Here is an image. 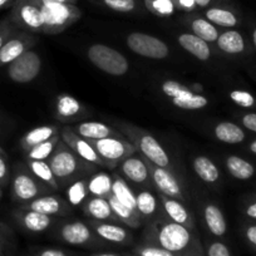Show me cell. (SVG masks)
<instances>
[{"label": "cell", "mask_w": 256, "mask_h": 256, "mask_svg": "<svg viewBox=\"0 0 256 256\" xmlns=\"http://www.w3.org/2000/svg\"><path fill=\"white\" fill-rule=\"evenodd\" d=\"M144 242L160 246L178 256H206L198 235L170 218H161L152 221L144 231Z\"/></svg>", "instance_id": "1"}, {"label": "cell", "mask_w": 256, "mask_h": 256, "mask_svg": "<svg viewBox=\"0 0 256 256\" xmlns=\"http://www.w3.org/2000/svg\"><path fill=\"white\" fill-rule=\"evenodd\" d=\"M118 127L128 138L131 140L137 151L141 152L142 157H144L147 161L156 164V166L170 168L171 161H170L168 154L164 151V147L158 144V141L152 134L142 131L134 126L127 124V123H120Z\"/></svg>", "instance_id": "2"}, {"label": "cell", "mask_w": 256, "mask_h": 256, "mask_svg": "<svg viewBox=\"0 0 256 256\" xmlns=\"http://www.w3.org/2000/svg\"><path fill=\"white\" fill-rule=\"evenodd\" d=\"M87 56L94 67L107 74L120 77V76H124L130 70V63L127 58L122 53L113 49L112 46H104V44L90 46L88 48Z\"/></svg>", "instance_id": "3"}, {"label": "cell", "mask_w": 256, "mask_h": 256, "mask_svg": "<svg viewBox=\"0 0 256 256\" xmlns=\"http://www.w3.org/2000/svg\"><path fill=\"white\" fill-rule=\"evenodd\" d=\"M48 164L56 180H70L83 170L84 161L63 140L56 144V150L48 158Z\"/></svg>", "instance_id": "4"}, {"label": "cell", "mask_w": 256, "mask_h": 256, "mask_svg": "<svg viewBox=\"0 0 256 256\" xmlns=\"http://www.w3.org/2000/svg\"><path fill=\"white\" fill-rule=\"evenodd\" d=\"M40 12L43 18V32L46 34H56L67 28L80 16V12L68 4L42 3Z\"/></svg>", "instance_id": "5"}, {"label": "cell", "mask_w": 256, "mask_h": 256, "mask_svg": "<svg viewBox=\"0 0 256 256\" xmlns=\"http://www.w3.org/2000/svg\"><path fill=\"white\" fill-rule=\"evenodd\" d=\"M97 154L110 164L112 168L120 164L123 160L127 157L132 156L137 152L136 147L132 142L124 140V136L122 137H107L102 140H93L88 141Z\"/></svg>", "instance_id": "6"}, {"label": "cell", "mask_w": 256, "mask_h": 256, "mask_svg": "<svg viewBox=\"0 0 256 256\" xmlns=\"http://www.w3.org/2000/svg\"><path fill=\"white\" fill-rule=\"evenodd\" d=\"M166 97L171 100L172 104L180 110H202L208 104V100L205 96L196 94L190 88L176 80H164L161 87Z\"/></svg>", "instance_id": "7"}, {"label": "cell", "mask_w": 256, "mask_h": 256, "mask_svg": "<svg viewBox=\"0 0 256 256\" xmlns=\"http://www.w3.org/2000/svg\"><path fill=\"white\" fill-rule=\"evenodd\" d=\"M40 56L36 52L29 49L9 64L6 68V73L13 82L24 84V83H29L36 80L40 73Z\"/></svg>", "instance_id": "8"}, {"label": "cell", "mask_w": 256, "mask_h": 256, "mask_svg": "<svg viewBox=\"0 0 256 256\" xmlns=\"http://www.w3.org/2000/svg\"><path fill=\"white\" fill-rule=\"evenodd\" d=\"M126 43L134 53L146 58L164 59L170 54L168 46L164 42L146 33H131Z\"/></svg>", "instance_id": "9"}, {"label": "cell", "mask_w": 256, "mask_h": 256, "mask_svg": "<svg viewBox=\"0 0 256 256\" xmlns=\"http://www.w3.org/2000/svg\"><path fill=\"white\" fill-rule=\"evenodd\" d=\"M60 138L63 140V141L77 154V156L80 157V160H83L86 164L112 168V167H110V164L97 154L94 147H93L87 140L82 138V137H80L78 134H76L74 132H73L72 127H64L63 130H62Z\"/></svg>", "instance_id": "10"}, {"label": "cell", "mask_w": 256, "mask_h": 256, "mask_svg": "<svg viewBox=\"0 0 256 256\" xmlns=\"http://www.w3.org/2000/svg\"><path fill=\"white\" fill-rule=\"evenodd\" d=\"M46 191L44 184L36 178H34V174H28V172L16 171V176L13 178V184H12V194L16 201H22V202H29L34 198L42 196V194Z\"/></svg>", "instance_id": "11"}, {"label": "cell", "mask_w": 256, "mask_h": 256, "mask_svg": "<svg viewBox=\"0 0 256 256\" xmlns=\"http://www.w3.org/2000/svg\"><path fill=\"white\" fill-rule=\"evenodd\" d=\"M148 162L150 174H151V181L158 190L160 194L168 198L182 200L184 198V192H182L181 184H178L176 177L172 174L168 168L156 166V164Z\"/></svg>", "instance_id": "12"}, {"label": "cell", "mask_w": 256, "mask_h": 256, "mask_svg": "<svg viewBox=\"0 0 256 256\" xmlns=\"http://www.w3.org/2000/svg\"><path fill=\"white\" fill-rule=\"evenodd\" d=\"M58 235L62 241L74 246L93 245L97 242L92 228L82 221H70L59 228Z\"/></svg>", "instance_id": "13"}, {"label": "cell", "mask_w": 256, "mask_h": 256, "mask_svg": "<svg viewBox=\"0 0 256 256\" xmlns=\"http://www.w3.org/2000/svg\"><path fill=\"white\" fill-rule=\"evenodd\" d=\"M120 171L126 180L136 184H144L151 181L148 162L140 154H132L120 164Z\"/></svg>", "instance_id": "14"}, {"label": "cell", "mask_w": 256, "mask_h": 256, "mask_svg": "<svg viewBox=\"0 0 256 256\" xmlns=\"http://www.w3.org/2000/svg\"><path fill=\"white\" fill-rule=\"evenodd\" d=\"M34 44H36V40L28 34L14 33L0 48V67L9 66L12 62L19 58L24 52L29 50Z\"/></svg>", "instance_id": "15"}, {"label": "cell", "mask_w": 256, "mask_h": 256, "mask_svg": "<svg viewBox=\"0 0 256 256\" xmlns=\"http://www.w3.org/2000/svg\"><path fill=\"white\" fill-rule=\"evenodd\" d=\"M14 20L16 24L30 32H43V18L39 4L30 2H22L16 4L14 10Z\"/></svg>", "instance_id": "16"}, {"label": "cell", "mask_w": 256, "mask_h": 256, "mask_svg": "<svg viewBox=\"0 0 256 256\" xmlns=\"http://www.w3.org/2000/svg\"><path fill=\"white\" fill-rule=\"evenodd\" d=\"M160 201H161L162 208H164V214L167 215V218L182 226H186L190 230L194 231V228H195L194 218L190 214V211L180 202V200L168 198V196L160 195Z\"/></svg>", "instance_id": "17"}, {"label": "cell", "mask_w": 256, "mask_h": 256, "mask_svg": "<svg viewBox=\"0 0 256 256\" xmlns=\"http://www.w3.org/2000/svg\"><path fill=\"white\" fill-rule=\"evenodd\" d=\"M73 132L87 141L102 140L107 137H122L123 134L114 128L102 122H82L72 128Z\"/></svg>", "instance_id": "18"}, {"label": "cell", "mask_w": 256, "mask_h": 256, "mask_svg": "<svg viewBox=\"0 0 256 256\" xmlns=\"http://www.w3.org/2000/svg\"><path fill=\"white\" fill-rule=\"evenodd\" d=\"M93 232L102 240L112 244H127L131 241L132 236L124 228L118 224L96 221L92 224Z\"/></svg>", "instance_id": "19"}, {"label": "cell", "mask_w": 256, "mask_h": 256, "mask_svg": "<svg viewBox=\"0 0 256 256\" xmlns=\"http://www.w3.org/2000/svg\"><path fill=\"white\" fill-rule=\"evenodd\" d=\"M22 208L23 210L36 211V212L44 214V215L48 216L62 215L64 211L67 210L63 200L59 196L53 195L39 196V198H34V200L29 201V202H26V205Z\"/></svg>", "instance_id": "20"}, {"label": "cell", "mask_w": 256, "mask_h": 256, "mask_svg": "<svg viewBox=\"0 0 256 256\" xmlns=\"http://www.w3.org/2000/svg\"><path fill=\"white\" fill-rule=\"evenodd\" d=\"M16 218L26 231H30L34 234L44 232L53 224L52 216L44 215V214L36 212V211L23 210V208L16 214Z\"/></svg>", "instance_id": "21"}, {"label": "cell", "mask_w": 256, "mask_h": 256, "mask_svg": "<svg viewBox=\"0 0 256 256\" xmlns=\"http://www.w3.org/2000/svg\"><path fill=\"white\" fill-rule=\"evenodd\" d=\"M86 215L90 216L94 221H106V222H118L117 218L110 208V201L106 198H96L90 196L84 201L83 206Z\"/></svg>", "instance_id": "22"}, {"label": "cell", "mask_w": 256, "mask_h": 256, "mask_svg": "<svg viewBox=\"0 0 256 256\" xmlns=\"http://www.w3.org/2000/svg\"><path fill=\"white\" fill-rule=\"evenodd\" d=\"M177 40H178V44L184 50L188 52L190 54H192L194 56L200 59V60H208V59H210L211 49L208 46V43L202 40L201 38H198L195 34H180Z\"/></svg>", "instance_id": "23"}, {"label": "cell", "mask_w": 256, "mask_h": 256, "mask_svg": "<svg viewBox=\"0 0 256 256\" xmlns=\"http://www.w3.org/2000/svg\"><path fill=\"white\" fill-rule=\"evenodd\" d=\"M59 130L56 126H39V127L33 128L30 131L26 132L22 138V147L24 150H30L34 146L43 142L48 141V140L53 138V137L58 136Z\"/></svg>", "instance_id": "24"}, {"label": "cell", "mask_w": 256, "mask_h": 256, "mask_svg": "<svg viewBox=\"0 0 256 256\" xmlns=\"http://www.w3.org/2000/svg\"><path fill=\"white\" fill-rule=\"evenodd\" d=\"M204 220L206 228L214 236H224L226 232V221L220 208L214 204H208L204 208Z\"/></svg>", "instance_id": "25"}, {"label": "cell", "mask_w": 256, "mask_h": 256, "mask_svg": "<svg viewBox=\"0 0 256 256\" xmlns=\"http://www.w3.org/2000/svg\"><path fill=\"white\" fill-rule=\"evenodd\" d=\"M112 195L118 201H120L123 205L128 206L131 210L138 214V211H137L136 195L130 188L126 180L122 176H120V174H113L112 176Z\"/></svg>", "instance_id": "26"}, {"label": "cell", "mask_w": 256, "mask_h": 256, "mask_svg": "<svg viewBox=\"0 0 256 256\" xmlns=\"http://www.w3.org/2000/svg\"><path fill=\"white\" fill-rule=\"evenodd\" d=\"M108 201H110V208H112L113 214L117 218V220L120 222L124 224L128 228H138L141 226V216L137 212H134V210L128 208V206L123 205L120 201H118L117 198L113 195L108 196Z\"/></svg>", "instance_id": "27"}, {"label": "cell", "mask_w": 256, "mask_h": 256, "mask_svg": "<svg viewBox=\"0 0 256 256\" xmlns=\"http://www.w3.org/2000/svg\"><path fill=\"white\" fill-rule=\"evenodd\" d=\"M83 110L82 104L77 98L70 94H60L56 100V112L60 120H73Z\"/></svg>", "instance_id": "28"}, {"label": "cell", "mask_w": 256, "mask_h": 256, "mask_svg": "<svg viewBox=\"0 0 256 256\" xmlns=\"http://www.w3.org/2000/svg\"><path fill=\"white\" fill-rule=\"evenodd\" d=\"M194 171L198 174V178L202 180L206 184H215L220 178V172L212 160L206 156H198L194 160Z\"/></svg>", "instance_id": "29"}, {"label": "cell", "mask_w": 256, "mask_h": 256, "mask_svg": "<svg viewBox=\"0 0 256 256\" xmlns=\"http://www.w3.org/2000/svg\"><path fill=\"white\" fill-rule=\"evenodd\" d=\"M87 187L90 196L107 198L112 195V176L107 172H97L88 180Z\"/></svg>", "instance_id": "30"}, {"label": "cell", "mask_w": 256, "mask_h": 256, "mask_svg": "<svg viewBox=\"0 0 256 256\" xmlns=\"http://www.w3.org/2000/svg\"><path fill=\"white\" fill-rule=\"evenodd\" d=\"M215 137L224 144H236L245 140V134L235 123L221 122L215 127Z\"/></svg>", "instance_id": "31"}, {"label": "cell", "mask_w": 256, "mask_h": 256, "mask_svg": "<svg viewBox=\"0 0 256 256\" xmlns=\"http://www.w3.org/2000/svg\"><path fill=\"white\" fill-rule=\"evenodd\" d=\"M216 44H218V49L228 54H238L245 49L242 36L236 30H228L220 34Z\"/></svg>", "instance_id": "32"}, {"label": "cell", "mask_w": 256, "mask_h": 256, "mask_svg": "<svg viewBox=\"0 0 256 256\" xmlns=\"http://www.w3.org/2000/svg\"><path fill=\"white\" fill-rule=\"evenodd\" d=\"M226 167L235 178L241 180V181L251 178L255 174V168L252 164L238 156H228L226 158Z\"/></svg>", "instance_id": "33"}, {"label": "cell", "mask_w": 256, "mask_h": 256, "mask_svg": "<svg viewBox=\"0 0 256 256\" xmlns=\"http://www.w3.org/2000/svg\"><path fill=\"white\" fill-rule=\"evenodd\" d=\"M29 170L34 177L39 180L40 182L46 184V186L52 187V190H56L59 187L58 182H56V176H54L53 171H52L50 166L46 161H28Z\"/></svg>", "instance_id": "34"}, {"label": "cell", "mask_w": 256, "mask_h": 256, "mask_svg": "<svg viewBox=\"0 0 256 256\" xmlns=\"http://www.w3.org/2000/svg\"><path fill=\"white\" fill-rule=\"evenodd\" d=\"M136 201L137 211H138L141 218H152L157 212V210H158L157 198L148 190H144V191L138 192V195H136Z\"/></svg>", "instance_id": "35"}, {"label": "cell", "mask_w": 256, "mask_h": 256, "mask_svg": "<svg viewBox=\"0 0 256 256\" xmlns=\"http://www.w3.org/2000/svg\"><path fill=\"white\" fill-rule=\"evenodd\" d=\"M59 141H60V137L58 134V136L28 150V154H26L28 161H46L52 156Z\"/></svg>", "instance_id": "36"}, {"label": "cell", "mask_w": 256, "mask_h": 256, "mask_svg": "<svg viewBox=\"0 0 256 256\" xmlns=\"http://www.w3.org/2000/svg\"><path fill=\"white\" fill-rule=\"evenodd\" d=\"M191 28L195 36H198V38L208 42V43H212V42L218 40V29L215 28V26H214L211 22L206 20V19H195V20L191 23Z\"/></svg>", "instance_id": "37"}, {"label": "cell", "mask_w": 256, "mask_h": 256, "mask_svg": "<svg viewBox=\"0 0 256 256\" xmlns=\"http://www.w3.org/2000/svg\"><path fill=\"white\" fill-rule=\"evenodd\" d=\"M66 195H67L68 202L72 206H80L84 204V201L87 200V196L90 195L87 181H84V180L74 181L72 184H70V187L66 191Z\"/></svg>", "instance_id": "38"}, {"label": "cell", "mask_w": 256, "mask_h": 256, "mask_svg": "<svg viewBox=\"0 0 256 256\" xmlns=\"http://www.w3.org/2000/svg\"><path fill=\"white\" fill-rule=\"evenodd\" d=\"M206 18L208 22L216 24V26L231 28L238 24V19L231 12L220 8H211L206 12Z\"/></svg>", "instance_id": "39"}, {"label": "cell", "mask_w": 256, "mask_h": 256, "mask_svg": "<svg viewBox=\"0 0 256 256\" xmlns=\"http://www.w3.org/2000/svg\"><path fill=\"white\" fill-rule=\"evenodd\" d=\"M134 255L136 256H178L176 254L167 251L160 246L152 245V244L144 242L137 245L134 250Z\"/></svg>", "instance_id": "40"}, {"label": "cell", "mask_w": 256, "mask_h": 256, "mask_svg": "<svg viewBox=\"0 0 256 256\" xmlns=\"http://www.w3.org/2000/svg\"><path fill=\"white\" fill-rule=\"evenodd\" d=\"M150 6L158 16H171L174 10L172 0H152L150 2Z\"/></svg>", "instance_id": "41"}, {"label": "cell", "mask_w": 256, "mask_h": 256, "mask_svg": "<svg viewBox=\"0 0 256 256\" xmlns=\"http://www.w3.org/2000/svg\"><path fill=\"white\" fill-rule=\"evenodd\" d=\"M230 98L234 103L244 108L252 107L254 103H255L252 96L248 92H245V90H232L230 93Z\"/></svg>", "instance_id": "42"}, {"label": "cell", "mask_w": 256, "mask_h": 256, "mask_svg": "<svg viewBox=\"0 0 256 256\" xmlns=\"http://www.w3.org/2000/svg\"><path fill=\"white\" fill-rule=\"evenodd\" d=\"M104 4L108 8L113 9L116 12H120V13L132 12L136 6L134 0H104Z\"/></svg>", "instance_id": "43"}, {"label": "cell", "mask_w": 256, "mask_h": 256, "mask_svg": "<svg viewBox=\"0 0 256 256\" xmlns=\"http://www.w3.org/2000/svg\"><path fill=\"white\" fill-rule=\"evenodd\" d=\"M206 256H231L228 246L221 241H211L205 248Z\"/></svg>", "instance_id": "44"}, {"label": "cell", "mask_w": 256, "mask_h": 256, "mask_svg": "<svg viewBox=\"0 0 256 256\" xmlns=\"http://www.w3.org/2000/svg\"><path fill=\"white\" fill-rule=\"evenodd\" d=\"M13 34H14L13 28L9 26L8 22L0 23V48L4 46V43H6V42L8 40Z\"/></svg>", "instance_id": "45"}, {"label": "cell", "mask_w": 256, "mask_h": 256, "mask_svg": "<svg viewBox=\"0 0 256 256\" xmlns=\"http://www.w3.org/2000/svg\"><path fill=\"white\" fill-rule=\"evenodd\" d=\"M9 178V167L6 154H0V184H6Z\"/></svg>", "instance_id": "46"}, {"label": "cell", "mask_w": 256, "mask_h": 256, "mask_svg": "<svg viewBox=\"0 0 256 256\" xmlns=\"http://www.w3.org/2000/svg\"><path fill=\"white\" fill-rule=\"evenodd\" d=\"M242 124L250 131L256 132V113H248V114L244 116Z\"/></svg>", "instance_id": "47"}, {"label": "cell", "mask_w": 256, "mask_h": 256, "mask_svg": "<svg viewBox=\"0 0 256 256\" xmlns=\"http://www.w3.org/2000/svg\"><path fill=\"white\" fill-rule=\"evenodd\" d=\"M34 256H72L68 252L59 248H44V250L38 251Z\"/></svg>", "instance_id": "48"}, {"label": "cell", "mask_w": 256, "mask_h": 256, "mask_svg": "<svg viewBox=\"0 0 256 256\" xmlns=\"http://www.w3.org/2000/svg\"><path fill=\"white\" fill-rule=\"evenodd\" d=\"M9 234V228L4 224H0V256H3L4 248H6V236Z\"/></svg>", "instance_id": "49"}, {"label": "cell", "mask_w": 256, "mask_h": 256, "mask_svg": "<svg viewBox=\"0 0 256 256\" xmlns=\"http://www.w3.org/2000/svg\"><path fill=\"white\" fill-rule=\"evenodd\" d=\"M246 238L252 245L256 246V226H250L246 230Z\"/></svg>", "instance_id": "50"}, {"label": "cell", "mask_w": 256, "mask_h": 256, "mask_svg": "<svg viewBox=\"0 0 256 256\" xmlns=\"http://www.w3.org/2000/svg\"><path fill=\"white\" fill-rule=\"evenodd\" d=\"M178 4L186 10H191L196 6V0H178Z\"/></svg>", "instance_id": "51"}, {"label": "cell", "mask_w": 256, "mask_h": 256, "mask_svg": "<svg viewBox=\"0 0 256 256\" xmlns=\"http://www.w3.org/2000/svg\"><path fill=\"white\" fill-rule=\"evenodd\" d=\"M246 215L250 216V218H256V202L251 204L248 208H246Z\"/></svg>", "instance_id": "52"}, {"label": "cell", "mask_w": 256, "mask_h": 256, "mask_svg": "<svg viewBox=\"0 0 256 256\" xmlns=\"http://www.w3.org/2000/svg\"><path fill=\"white\" fill-rule=\"evenodd\" d=\"M42 3H60V4H68L70 0H40Z\"/></svg>", "instance_id": "53"}, {"label": "cell", "mask_w": 256, "mask_h": 256, "mask_svg": "<svg viewBox=\"0 0 256 256\" xmlns=\"http://www.w3.org/2000/svg\"><path fill=\"white\" fill-rule=\"evenodd\" d=\"M211 0H196V6H208V3H210Z\"/></svg>", "instance_id": "54"}, {"label": "cell", "mask_w": 256, "mask_h": 256, "mask_svg": "<svg viewBox=\"0 0 256 256\" xmlns=\"http://www.w3.org/2000/svg\"><path fill=\"white\" fill-rule=\"evenodd\" d=\"M92 256H120V255H118V254H114V252H98Z\"/></svg>", "instance_id": "55"}, {"label": "cell", "mask_w": 256, "mask_h": 256, "mask_svg": "<svg viewBox=\"0 0 256 256\" xmlns=\"http://www.w3.org/2000/svg\"><path fill=\"white\" fill-rule=\"evenodd\" d=\"M9 3H10V0H0V9L4 8L6 6H8Z\"/></svg>", "instance_id": "56"}, {"label": "cell", "mask_w": 256, "mask_h": 256, "mask_svg": "<svg viewBox=\"0 0 256 256\" xmlns=\"http://www.w3.org/2000/svg\"><path fill=\"white\" fill-rule=\"evenodd\" d=\"M250 150H251V152L256 154V141H254L252 144H250Z\"/></svg>", "instance_id": "57"}, {"label": "cell", "mask_w": 256, "mask_h": 256, "mask_svg": "<svg viewBox=\"0 0 256 256\" xmlns=\"http://www.w3.org/2000/svg\"><path fill=\"white\" fill-rule=\"evenodd\" d=\"M252 40H254V46H256V29L254 30V34H252Z\"/></svg>", "instance_id": "58"}, {"label": "cell", "mask_w": 256, "mask_h": 256, "mask_svg": "<svg viewBox=\"0 0 256 256\" xmlns=\"http://www.w3.org/2000/svg\"><path fill=\"white\" fill-rule=\"evenodd\" d=\"M0 154H4V151L2 148H0Z\"/></svg>", "instance_id": "59"}, {"label": "cell", "mask_w": 256, "mask_h": 256, "mask_svg": "<svg viewBox=\"0 0 256 256\" xmlns=\"http://www.w3.org/2000/svg\"><path fill=\"white\" fill-rule=\"evenodd\" d=\"M0 198H2V190H0Z\"/></svg>", "instance_id": "60"}, {"label": "cell", "mask_w": 256, "mask_h": 256, "mask_svg": "<svg viewBox=\"0 0 256 256\" xmlns=\"http://www.w3.org/2000/svg\"><path fill=\"white\" fill-rule=\"evenodd\" d=\"M130 256H136V255H130Z\"/></svg>", "instance_id": "61"}]
</instances>
